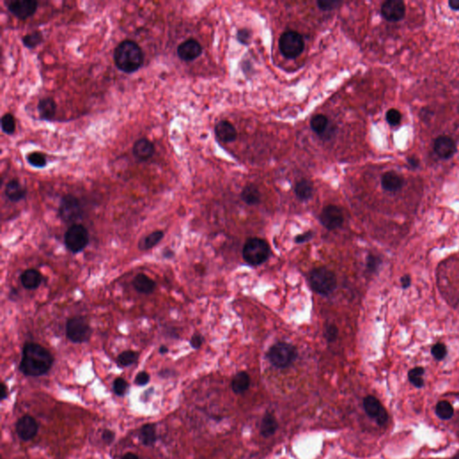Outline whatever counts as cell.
Returning <instances> with one entry per match:
<instances>
[{
  "label": "cell",
  "instance_id": "7c38bea8",
  "mask_svg": "<svg viewBox=\"0 0 459 459\" xmlns=\"http://www.w3.org/2000/svg\"><path fill=\"white\" fill-rule=\"evenodd\" d=\"M38 6V2L34 0H14L7 4V8L15 17L26 19L33 15Z\"/></svg>",
  "mask_w": 459,
  "mask_h": 459
},
{
  "label": "cell",
  "instance_id": "74e56055",
  "mask_svg": "<svg viewBox=\"0 0 459 459\" xmlns=\"http://www.w3.org/2000/svg\"><path fill=\"white\" fill-rule=\"evenodd\" d=\"M129 388V384L125 379L122 378H118L113 382V390L117 395H123Z\"/></svg>",
  "mask_w": 459,
  "mask_h": 459
},
{
  "label": "cell",
  "instance_id": "836d02e7",
  "mask_svg": "<svg viewBox=\"0 0 459 459\" xmlns=\"http://www.w3.org/2000/svg\"><path fill=\"white\" fill-rule=\"evenodd\" d=\"M425 374V369L422 367H416L411 369L408 372V379L410 382L416 388H422L425 385L423 376Z\"/></svg>",
  "mask_w": 459,
  "mask_h": 459
},
{
  "label": "cell",
  "instance_id": "bcb514c9",
  "mask_svg": "<svg viewBox=\"0 0 459 459\" xmlns=\"http://www.w3.org/2000/svg\"><path fill=\"white\" fill-rule=\"evenodd\" d=\"M101 438L103 439L105 443L110 444L114 440V432L112 430H110V429H105L104 431L102 432V434H101Z\"/></svg>",
  "mask_w": 459,
  "mask_h": 459
},
{
  "label": "cell",
  "instance_id": "7bdbcfd3",
  "mask_svg": "<svg viewBox=\"0 0 459 459\" xmlns=\"http://www.w3.org/2000/svg\"><path fill=\"white\" fill-rule=\"evenodd\" d=\"M150 381V375L145 371H140L136 375L135 379V383L137 386H145Z\"/></svg>",
  "mask_w": 459,
  "mask_h": 459
},
{
  "label": "cell",
  "instance_id": "db71d44e",
  "mask_svg": "<svg viewBox=\"0 0 459 459\" xmlns=\"http://www.w3.org/2000/svg\"><path fill=\"white\" fill-rule=\"evenodd\" d=\"M168 352H169V349H168V347L165 346V345H162L160 347V349H159V353H160L161 355H165V354H167Z\"/></svg>",
  "mask_w": 459,
  "mask_h": 459
},
{
  "label": "cell",
  "instance_id": "ac0fdd59",
  "mask_svg": "<svg viewBox=\"0 0 459 459\" xmlns=\"http://www.w3.org/2000/svg\"><path fill=\"white\" fill-rule=\"evenodd\" d=\"M215 135L222 142L230 143L237 138V131L229 121L222 120L215 126Z\"/></svg>",
  "mask_w": 459,
  "mask_h": 459
},
{
  "label": "cell",
  "instance_id": "603a6c76",
  "mask_svg": "<svg viewBox=\"0 0 459 459\" xmlns=\"http://www.w3.org/2000/svg\"><path fill=\"white\" fill-rule=\"evenodd\" d=\"M38 111L42 120H51L55 117L57 104L55 100L50 97H46L39 101Z\"/></svg>",
  "mask_w": 459,
  "mask_h": 459
},
{
  "label": "cell",
  "instance_id": "7a4b0ae2",
  "mask_svg": "<svg viewBox=\"0 0 459 459\" xmlns=\"http://www.w3.org/2000/svg\"><path fill=\"white\" fill-rule=\"evenodd\" d=\"M114 63L122 72L130 74L139 69L144 62V53L140 46L131 40L121 41L115 49Z\"/></svg>",
  "mask_w": 459,
  "mask_h": 459
},
{
  "label": "cell",
  "instance_id": "f35d334b",
  "mask_svg": "<svg viewBox=\"0 0 459 459\" xmlns=\"http://www.w3.org/2000/svg\"><path fill=\"white\" fill-rule=\"evenodd\" d=\"M431 354L433 355L435 359L441 361V360L444 359L446 355H447V348H446L444 344L438 343V344H434L432 346Z\"/></svg>",
  "mask_w": 459,
  "mask_h": 459
},
{
  "label": "cell",
  "instance_id": "b9f144b4",
  "mask_svg": "<svg viewBox=\"0 0 459 459\" xmlns=\"http://www.w3.org/2000/svg\"><path fill=\"white\" fill-rule=\"evenodd\" d=\"M250 38H251V34H250V31L248 30V29H241V30L238 31L237 39L240 41V43L245 44V45L249 44Z\"/></svg>",
  "mask_w": 459,
  "mask_h": 459
},
{
  "label": "cell",
  "instance_id": "c3c4849f",
  "mask_svg": "<svg viewBox=\"0 0 459 459\" xmlns=\"http://www.w3.org/2000/svg\"><path fill=\"white\" fill-rule=\"evenodd\" d=\"M401 285L404 289H406L408 288L410 285H411V277L410 275H404L402 278H401Z\"/></svg>",
  "mask_w": 459,
  "mask_h": 459
},
{
  "label": "cell",
  "instance_id": "681fc988",
  "mask_svg": "<svg viewBox=\"0 0 459 459\" xmlns=\"http://www.w3.org/2000/svg\"><path fill=\"white\" fill-rule=\"evenodd\" d=\"M7 396V388L5 387V385L4 383H1V391H0V399L1 401L2 400L5 399Z\"/></svg>",
  "mask_w": 459,
  "mask_h": 459
},
{
  "label": "cell",
  "instance_id": "f5cc1de1",
  "mask_svg": "<svg viewBox=\"0 0 459 459\" xmlns=\"http://www.w3.org/2000/svg\"><path fill=\"white\" fill-rule=\"evenodd\" d=\"M140 459L139 458H138V456H136V455L133 454V453H128V454L124 455V456L122 457V459Z\"/></svg>",
  "mask_w": 459,
  "mask_h": 459
},
{
  "label": "cell",
  "instance_id": "f907efd6",
  "mask_svg": "<svg viewBox=\"0 0 459 459\" xmlns=\"http://www.w3.org/2000/svg\"><path fill=\"white\" fill-rule=\"evenodd\" d=\"M449 6L453 10H459V0H450L449 2Z\"/></svg>",
  "mask_w": 459,
  "mask_h": 459
},
{
  "label": "cell",
  "instance_id": "11a10c76",
  "mask_svg": "<svg viewBox=\"0 0 459 459\" xmlns=\"http://www.w3.org/2000/svg\"><path fill=\"white\" fill-rule=\"evenodd\" d=\"M169 255H170V257L171 258V257L173 256V252H172V251H170V252H165L164 257H166V258H169Z\"/></svg>",
  "mask_w": 459,
  "mask_h": 459
},
{
  "label": "cell",
  "instance_id": "ee69618b",
  "mask_svg": "<svg viewBox=\"0 0 459 459\" xmlns=\"http://www.w3.org/2000/svg\"><path fill=\"white\" fill-rule=\"evenodd\" d=\"M379 263H380V260L377 257L370 255L368 257V260H367V267L369 271H374L378 268Z\"/></svg>",
  "mask_w": 459,
  "mask_h": 459
},
{
  "label": "cell",
  "instance_id": "8992f818",
  "mask_svg": "<svg viewBox=\"0 0 459 459\" xmlns=\"http://www.w3.org/2000/svg\"><path fill=\"white\" fill-rule=\"evenodd\" d=\"M297 355L295 346L286 343H277L270 348L267 357L275 367L285 369L295 361Z\"/></svg>",
  "mask_w": 459,
  "mask_h": 459
},
{
  "label": "cell",
  "instance_id": "ab89813d",
  "mask_svg": "<svg viewBox=\"0 0 459 459\" xmlns=\"http://www.w3.org/2000/svg\"><path fill=\"white\" fill-rule=\"evenodd\" d=\"M317 5L321 10L331 11L334 9V8H336L338 5H341V3L338 1H329V0L323 1V0H320V1H318Z\"/></svg>",
  "mask_w": 459,
  "mask_h": 459
},
{
  "label": "cell",
  "instance_id": "7402d4cb",
  "mask_svg": "<svg viewBox=\"0 0 459 459\" xmlns=\"http://www.w3.org/2000/svg\"><path fill=\"white\" fill-rule=\"evenodd\" d=\"M132 285L136 292L143 295L152 294L156 287L155 281L142 273L135 275L132 282Z\"/></svg>",
  "mask_w": 459,
  "mask_h": 459
},
{
  "label": "cell",
  "instance_id": "e0dca14e",
  "mask_svg": "<svg viewBox=\"0 0 459 459\" xmlns=\"http://www.w3.org/2000/svg\"><path fill=\"white\" fill-rule=\"evenodd\" d=\"M155 145L146 138H140L134 144L133 155L140 162L150 160L155 154Z\"/></svg>",
  "mask_w": 459,
  "mask_h": 459
},
{
  "label": "cell",
  "instance_id": "ffe728a7",
  "mask_svg": "<svg viewBox=\"0 0 459 459\" xmlns=\"http://www.w3.org/2000/svg\"><path fill=\"white\" fill-rule=\"evenodd\" d=\"M5 194L12 202H19L25 199L27 190L17 180H11L5 186Z\"/></svg>",
  "mask_w": 459,
  "mask_h": 459
},
{
  "label": "cell",
  "instance_id": "d6a6232c",
  "mask_svg": "<svg viewBox=\"0 0 459 459\" xmlns=\"http://www.w3.org/2000/svg\"><path fill=\"white\" fill-rule=\"evenodd\" d=\"M42 40H43V37L39 31H34L33 33L25 35L22 39L24 45L29 49H33L35 47L40 45Z\"/></svg>",
  "mask_w": 459,
  "mask_h": 459
},
{
  "label": "cell",
  "instance_id": "3957f363",
  "mask_svg": "<svg viewBox=\"0 0 459 459\" xmlns=\"http://www.w3.org/2000/svg\"><path fill=\"white\" fill-rule=\"evenodd\" d=\"M270 248L268 243L260 238H251L246 241L243 247V259L251 265H260L268 259Z\"/></svg>",
  "mask_w": 459,
  "mask_h": 459
},
{
  "label": "cell",
  "instance_id": "52a82bcc",
  "mask_svg": "<svg viewBox=\"0 0 459 459\" xmlns=\"http://www.w3.org/2000/svg\"><path fill=\"white\" fill-rule=\"evenodd\" d=\"M65 245L72 253H79L89 243V233L84 225L74 224L66 231Z\"/></svg>",
  "mask_w": 459,
  "mask_h": 459
},
{
  "label": "cell",
  "instance_id": "44dd1931",
  "mask_svg": "<svg viewBox=\"0 0 459 459\" xmlns=\"http://www.w3.org/2000/svg\"><path fill=\"white\" fill-rule=\"evenodd\" d=\"M20 281L22 285L26 290L37 289L42 282V275L38 270L34 268L25 270L21 275Z\"/></svg>",
  "mask_w": 459,
  "mask_h": 459
},
{
  "label": "cell",
  "instance_id": "2e32d148",
  "mask_svg": "<svg viewBox=\"0 0 459 459\" xmlns=\"http://www.w3.org/2000/svg\"><path fill=\"white\" fill-rule=\"evenodd\" d=\"M434 151L442 159L453 157L457 152V145L454 140L448 135H440L435 140Z\"/></svg>",
  "mask_w": 459,
  "mask_h": 459
},
{
  "label": "cell",
  "instance_id": "6da1fadb",
  "mask_svg": "<svg viewBox=\"0 0 459 459\" xmlns=\"http://www.w3.org/2000/svg\"><path fill=\"white\" fill-rule=\"evenodd\" d=\"M54 362L53 355L42 345L27 343L23 348L19 369L29 377H40L50 371Z\"/></svg>",
  "mask_w": 459,
  "mask_h": 459
},
{
  "label": "cell",
  "instance_id": "277c9868",
  "mask_svg": "<svg viewBox=\"0 0 459 459\" xmlns=\"http://www.w3.org/2000/svg\"><path fill=\"white\" fill-rule=\"evenodd\" d=\"M310 283L312 289L320 295H328L336 287V277L326 267H318L311 271Z\"/></svg>",
  "mask_w": 459,
  "mask_h": 459
},
{
  "label": "cell",
  "instance_id": "83f0119b",
  "mask_svg": "<svg viewBox=\"0 0 459 459\" xmlns=\"http://www.w3.org/2000/svg\"><path fill=\"white\" fill-rule=\"evenodd\" d=\"M295 194L297 197L301 201L310 199L313 194V186L310 180H299L295 186Z\"/></svg>",
  "mask_w": 459,
  "mask_h": 459
},
{
  "label": "cell",
  "instance_id": "4316f807",
  "mask_svg": "<svg viewBox=\"0 0 459 459\" xmlns=\"http://www.w3.org/2000/svg\"><path fill=\"white\" fill-rule=\"evenodd\" d=\"M164 237V233L163 230H155L140 240L138 248L141 250H151L158 244L161 240H163Z\"/></svg>",
  "mask_w": 459,
  "mask_h": 459
},
{
  "label": "cell",
  "instance_id": "4fadbf2b",
  "mask_svg": "<svg viewBox=\"0 0 459 459\" xmlns=\"http://www.w3.org/2000/svg\"><path fill=\"white\" fill-rule=\"evenodd\" d=\"M15 429L22 440L28 441L30 439H33L37 435L39 425L33 416L26 414L17 421L15 425Z\"/></svg>",
  "mask_w": 459,
  "mask_h": 459
},
{
  "label": "cell",
  "instance_id": "9f6ffc18",
  "mask_svg": "<svg viewBox=\"0 0 459 459\" xmlns=\"http://www.w3.org/2000/svg\"><path fill=\"white\" fill-rule=\"evenodd\" d=\"M454 459H459V454L457 457H455Z\"/></svg>",
  "mask_w": 459,
  "mask_h": 459
},
{
  "label": "cell",
  "instance_id": "5b68a950",
  "mask_svg": "<svg viewBox=\"0 0 459 459\" xmlns=\"http://www.w3.org/2000/svg\"><path fill=\"white\" fill-rule=\"evenodd\" d=\"M66 337L75 344H83L90 339L92 328L85 317L76 316L70 318L66 324Z\"/></svg>",
  "mask_w": 459,
  "mask_h": 459
},
{
  "label": "cell",
  "instance_id": "8fae6325",
  "mask_svg": "<svg viewBox=\"0 0 459 459\" xmlns=\"http://www.w3.org/2000/svg\"><path fill=\"white\" fill-rule=\"evenodd\" d=\"M363 407L369 417L376 420L378 425H384L388 421V413L375 396L368 395L363 400Z\"/></svg>",
  "mask_w": 459,
  "mask_h": 459
},
{
  "label": "cell",
  "instance_id": "d4e9b609",
  "mask_svg": "<svg viewBox=\"0 0 459 459\" xmlns=\"http://www.w3.org/2000/svg\"><path fill=\"white\" fill-rule=\"evenodd\" d=\"M277 428H278V425H277L275 416L270 413L264 414L261 422V426H260L261 435L265 438L270 437L275 434Z\"/></svg>",
  "mask_w": 459,
  "mask_h": 459
},
{
  "label": "cell",
  "instance_id": "d590c367",
  "mask_svg": "<svg viewBox=\"0 0 459 459\" xmlns=\"http://www.w3.org/2000/svg\"><path fill=\"white\" fill-rule=\"evenodd\" d=\"M28 163L36 168H43L47 164V159L43 154L34 152L28 155Z\"/></svg>",
  "mask_w": 459,
  "mask_h": 459
},
{
  "label": "cell",
  "instance_id": "cb8c5ba5",
  "mask_svg": "<svg viewBox=\"0 0 459 459\" xmlns=\"http://www.w3.org/2000/svg\"><path fill=\"white\" fill-rule=\"evenodd\" d=\"M250 385V378L249 374L245 371H240L235 375L231 381V389L236 394H242L249 390Z\"/></svg>",
  "mask_w": 459,
  "mask_h": 459
},
{
  "label": "cell",
  "instance_id": "f6af8a7d",
  "mask_svg": "<svg viewBox=\"0 0 459 459\" xmlns=\"http://www.w3.org/2000/svg\"><path fill=\"white\" fill-rule=\"evenodd\" d=\"M203 336L199 334H196L191 337L190 339V345L192 346V348L194 349H198L200 348V346L203 344Z\"/></svg>",
  "mask_w": 459,
  "mask_h": 459
},
{
  "label": "cell",
  "instance_id": "e575fe53",
  "mask_svg": "<svg viewBox=\"0 0 459 459\" xmlns=\"http://www.w3.org/2000/svg\"><path fill=\"white\" fill-rule=\"evenodd\" d=\"M1 128L6 135L14 134L16 128L14 116L10 113H5L1 119Z\"/></svg>",
  "mask_w": 459,
  "mask_h": 459
},
{
  "label": "cell",
  "instance_id": "5bb4252c",
  "mask_svg": "<svg viewBox=\"0 0 459 459\" xmlns=\"http://www.w3.org/2000/svg\"><path fill=\"white\" fill-rule=\"evenodd\" d=\"M405 5L401 0H389L381 6V15L390 22H397L404 18Z\"/></svg>",
  "mask_w": 459,
  "mask_h": 459
},
{
  "label": "cell",
  "instance_id": "f1b7e54d",
  "mask_svg": "<svg viewBox=\"0 0 459 459\" xmlns=\"http://www.w3.org/2000/svg\"><path fill=\"white\" fill-rule=\"evenodd\" d=\"M260 192L259 189L253 184L247 185L241 192V198L248 205H253L260 202Z\"/></svg>",
  "mask_w": 459,
  "mask_h": 459
},
{
  "label": "cell",
  "instance_id": "60d3db41",
  "mask_svg": "<svg viewBox=\"0 0 459 459\" xmlns=\"http://www.w3.org/2000/svg\"><path fill=\"white\" fill-rule=\"evenodd\" d=\"M338 335V329L336 328V326L334 325H329L327 329H326V338L328 341V342H333L334 340L336 339Z\"/></svg>",
  "mask_w": 459,
  "mask_h": 459
},
{
  "label": "cell",
  "instance_id": "f546056e",
  "mask_svg": "<svg viewBox=\"0 0 459 459\" xmlns=\"http://www.w3.org/2000/svg\"><path fill=\"white\" fill-rule=\"evenodd\" d=\"M310 127L315 133H317L319 135H323L328 130V120L324 115H316L311 119Z\"/></svg>",
  "mask_w": 459,
  "mask_h": 459
},
{
  "label": "cell",
  "instance_id": "30bf717a",
  "mask_svg": "<svg viewBox=\"0 0 459 459\" xmlns=\"http://www.w3.org/2000/svg\"><path fill=\"white\" fill-rule=\"evenodd\" d=\"M320 220L325 228L332 230L342 226L344 223V215L338 206L327 205L321 212Z\"/></svg>",
  "mask_w": 459,
  "mask_h": 459
},
{
  "label": "cell",
  "instance_id": "484cf974",
  "mask_svg": "<svg viewBox=\"0 0 459 459\" xmlns=\"http://www.w3.org/2000/svg\"><path fill=\"white\" fill-rule=\"evenodd\" d=\"M139 439L142 444L151 447L155 444L157 437H156V430L155 425L147 424L142 426L139 431Z\"/></svg>",
  "mask_w": 459,
  "mask_h": 459
},
{
  "label": "cell",
  "instance_id": "ba28073f",
  "mask_svg": "<svg viewBox=\"0 0 459 459\" xmlns=\"http://www.w3.org/2000/svg\"><path fill=\"white\" fill-rule=\"evenodd\" d=\"M279 49L285 58L295 59L302 53L304 49V40L302 36L297 32L288 31L280 37Z\"/></svg>",
  "mask_w": 459,
  "mask_h": 459
},
{
  "label": "cell",
  "instance_id": "9a60e30c",
  "mask_svg": "<svg viewBox=\"0 0 459 459\" xmlns=\"http://www.w3.org/2000/svg\"><path fill=\"white\" fill-rule=\"evenodd\" d=\"M202 53V47L194 39H189L181 42L177 48V54L183 61H192L197 59Z\"/></svg>",
  "mask_w": 459,
  "mask_h": 459
},
{
  "label": "cell",
  "instance_id": "1f68e13d",
  "mask_svg": "<svg viewBox=\"0 0 459 459\" xmlns=\"http://www.w3.org/2000/svg\"><path fill=\"white\" fill-rule=\"evenodd\" d=\"M436 414L442 420H449L454 414V409L448 401H440L436 405Z\"/></svg>",
  "mask_w": 459,
  "mask_h": 459
},
{
  "label": "cell",
  "instance_id": "9c48e42d",
  "mask_svg": "<svg viewBox=\"0 0 459 459\" xmlns=\"http://www.w3.org/2000/svg\"><path fill=\"white\" fill-rule=\"evenodd\" d=\"M60 219L65 223H75L83 216V208L79 199L75 196L65 195L59 206Z\"/></svg>",
  "mask_w": 459,
  "mask_h": 459
},
{
  "label": "cell",
  "instance_id": "8d00e7d4",
  "mask_svg": "<svg viewBox=\"0 0 459 459\" xmlns=\"http://www.w3.org/2000/svg\"><path fill=\"white\" fill-rule=\"evenodd\" d=\"M386 119H387V121L389 122L390 125L397 126L399 125L400 122H401L402 115L400 113L399 110L391 109L387 112Z\"/></svg>",
  "mask_w": 459,
  "mask_h": 459
},
{
  "label": "cell",
  "instance_id": "816d5d0a",
  "mask_svg": "<svg viewBox=\"0 0 459 459\" xmlns=\"http://www.w3.org/2000/svg\"><path fill=\"white\" fill-rule=\"evenodd\" d=\"M408 163H409L410 166H412L414 168L418 167V165H419L418 159L415 158V157H410L409 159H408Z\"/></svg>",
  "mask_w": 459,
  "mask_h": 459
},
{
  "label": "cell",
  "instance_id": "7dc6e473",
  "mask_svg": "<svg viewBox=\"0 0 459 459\" xmlns=\"http://www.w3.org/2000/svg\"><path fill=\"white\" fill-rule=\"evenodd\" d=\"M312 236H313V234H312L311 231L298 235V236L295 238V242H296V243H304L306 241H309V240L312 238Z\"/></svg>",
  "mask_w": 459,
  "mask_h": 459
},
{
  "label": "cell",
  "instance_id": "d6986e66",
  "mask_svg": "<svg viewBox=\"0 0 459 459\" xmlns=\"http://www.w3.org/2000/svg\"><path fill=\"white\" fill-rule=\"evenodd\" d=\"M404 185V179L395 171H388L381 178V186L385 190L390 192H395L402 189Z\"/></svg>",
  "mask_w": 459,
  "mask_h": 459
},
{
  "label": "cell",
  "instance_id": "4dcf8cb0",
  "mask_svg": "<svg viewBox=\"0 0 459 459\" xmlns=\"http://www.w3.org/2000/svg\"><path fill=\"white\" fill-rule=\"evenodd\" d=\"M138 360V354L134 351H125L121 353L118 358H117V362L120 367H128L130 365L134 364Z\"/></svg>",
  "mask_w": 459,
  "mask_h": 459
}]
</instances>
